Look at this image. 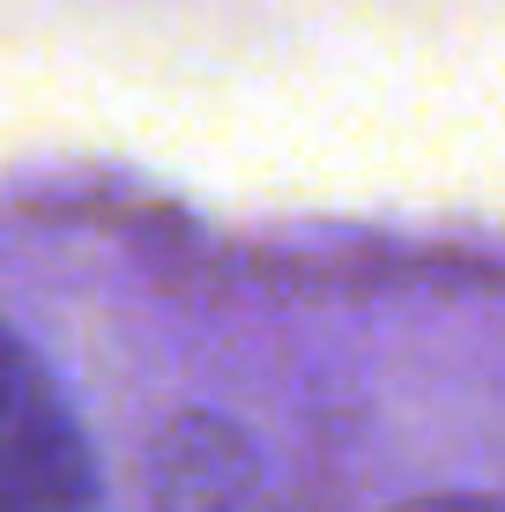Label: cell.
I'll return each mask as SVG.
<instances>
[{
  "mask_svg": "<svg viewBox=\"0 0 505 512\" xmlns=\"http://www.w3.org/2000/svg\"><path fill=\"white\" fill-rule=\"evenodd\" d=\"M0 461L8 512H82L90 505V446L67 401L38 372L30 342H8V401H0Z\"/></svg>",
  "mask_w": 505,
  "mask_h": 512,
  "instance_id": "cell-1",
  "label": "cell"
}]
</instances>
